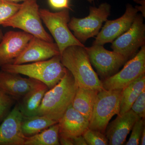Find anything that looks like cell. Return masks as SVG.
I'll list each match as a JSON object with an SVG mask.
<instances>
[{
	"instance_id": "d6a6232c",
	"label": "cell",
	"mask_w": 145,
	"mask_h": 145,
	"mask_svg": "<svg viewBox=\"0 0 145 145\" xmlns=\"http://www.w3.org/2000/svg\"><path fill=\"white\" fill-rule=\"evenodd\" d=\"M3 1H6L9 2L18 3L20 2H24L27 0H3Z\"/></svg>"
},
{
	"instance_id": "5bb4252c",
	"label": "cell",
	"mask_w": 145,
	"mask_h": 145,
	"mask_svg": "<svg viewBox=\"0 0 145 145\" xmlns=\"http://www.w3.org/2000/svg\"><path fill=\"white\" fill-rule=\"evenodd\" d=\"M23 116L17 103L0 125V145H24L26 137L22 129Z\"/></svg>"
},
{
	"instance_id": "7a4b0ae2",
	"label": "cell",
	"mask_w": 145,
	"mask_h": 145,
	"mask_svg": "<svg viewBox=\"0 0 145 145\" xmlns=\"http://www.w3.org/2000/svg\"><path fill=\"white\" fill-rule=\"evenodd\" d=\"M61 60L64 66L71 72L78 87L99 91L104 89L102 81L92 68L85 46L69 47L61 54Z\"/></svg>"
},
{
	"instance_id": "30bf717a",
	"label": "cell",
	"mask_w": 145,
	"mask_h": 145,
	"mask_svg": "<svg viewBox=\"0 0 145 145\" xmlns=\"http://www.w3.org/2000/svg\"><path fill=\"white\" fill-rule=\"evenodd\" d=\"M142 14H138L130 27L112 42L113 51L128 59L137 54L145 44V24Z\"/></svg>"
},
{
	"instance_id": "8fae6325",
	"label": "cell",
	"mask_w": 145,
	"mask_h": 145,
	"mask_svg": "<svg viewBox=\"0 0 145 145\" xmlns=\"http://www.w3.org/2000/svg\"><path fill=\"white\" fill-rule=\"evenodd\" d=\"M126 7L121 17L112 20H107L105 22L92 45L104 46L112 43L130 27L139 11L130 4H127Z\"/></svg>"
},
{
	"instance_id": "5b68a950",
	"label": "cell",
	"mask_w": 145,
	"mask_h": 145,
	"mask_svg": "<svg viewBox=\"0 0 145 145\" xmlns=\"http://www.w3.org/2000/svg\"><path fill=\"white\" fill-rule=\"evenodd\" d=\"M123 89H103L97 94L89 120V128L105 134L110 119L119 114Z\"/></svg>"
},
{
	"instance_id": "6da1fadb",
	"label": "cell",
	"mask_w": 145,
	"mask_h": 145,
	"mask_svg": "<svg viewBox=\"0 0 145 145\" xmlns=\"http://www.w3.org/2000/svg\"><path fill=\"white\" fill-rule=\"evenodd\" d=\"M78 87L68 69L62 79L44 94L37 115L45 116L59 121L72 103Z\"/></svg>"
},
{
	"instance_id": "3957f363",
	"label": "cell",
	"mask_w": 145,
	"mask_h": 145,
	"mask_svg": "<svg viewBox=\"0 0 145 145\" xmlns=\"http://www.w3.org/2000/svg\"><path fill=\"white\" fill-rule=\"evenodd\" d=\"M1 69L3 71L26 75L35 79L46 85L49 89L61 80L67 71V69L61 61V55L26 64H8L3 66Z\"/></svg>"
},
{
	"instance_id": "1f68e13d",
	"label": "cell",
	"mask_w": 145,
	"mask_h": 145,
	"mask_svg": "<svg viewBox=\"0 0 145 145\" xmlns=\"http://www.w3.org/2000/svg\"><path fill=\"white\" fill-rule=\"evenodd\" d=\"M139 144L141 145H145V128L144 129L143 132L142 133L141 138H140V143Z\"/></svg>"
},
{
	"instance_id": "d4e9b609",
	"label": "cell",
	"mask_w": 145,
	"mask_h": 145,
	"mask_svg": "<svg viewBox=\"0 0 145 145\" xmlns=\"http://www.w3.org/2000/svg\"><path fill=\"white\" fill-rule=\"evenodd\" d=\"M16 100L0 89V122L3 121L10 112Z\"/></svg>"
},
{
	"instance_id": "e575fe53",
	"label": "cell",
	"mask_w": 145,
	"mask_h": 145,
	"mask_svg": "<svg viewBox=\"0 0 145 145\" xmlns=\"http://www.w3.org/2000/svg\"><path fill=\"white\" fill-rule=\"evenodd\" d=\"M94 1H95V0H88V1L90 3H92V2H93Z\"/></svg>"
},
{
	"instance_id": "e0dca14e",
	"label": "cell",
	"mask_w": 145,
	"mask_h": 145,
	"mask_svg": "<svg viewBox=\"0 0 145 145\" xmlns=\"http://www.w3.org/2000/svg\"><path fill=\"white\" fill-rule=\"evenodd\" d=\"M59 136L72 139L82 135L89 128V121L72 106L68 108L58 123Z\"/></svg>"
},
{
	"instance_id": "4fadbf2b",
	"label": "cell",
	"mask_w": 145,
	"mask_h": 145,
	"mask_svg": "<svg viewBox=\"0 0 145 145\" xmlns=\"http://www.w3.org/2000/svg\"><path fill=\"white\" fill-rule=\"evenodd\" d=\"M33 37L24 31H10L5 33L0 42V68L13 63Z\"/></svg>"
},
{
	"instance_id": "7c38bea8",
	"label": "cell",
	"mask_w": 145,
	"mask_h": 145,
	"mask_svg": "<svg viewBox=\"0 0 145 145\" xmlns=\"http://www.w3.org/2000/svg\"><path fill=\"white\" fill-rule=\"evenodd\" d=\"M61 55L57 44L33 36L23 52L14 60L13 64L19 65L48 60Z\"/></svg>"
},
{
	"instance_id": "2e32d148",
	"label": "cell",
	"mask_w": 145,
	"mask_h": 145,
	"mask_svg": "<svg viewBox=\"0 0 145 145\" xmlns=\"http://www.w3.org/2000/svg\"><path fill=\"white\" fill-rule=\"evenodd\" d=\"M140 119L131 109L124 114H118L114 121L108 124L106 129L105 133L108 145L123 144L135 122Z\"/></svg>"
},
{
	"instance_id": "277c9868",
	"label": "cell",
	"mask_w": 145,
	"mask_h": 145,
	"mask_svg": "<svg viewBox=\"0 0 145 145\" xmlns=\"http://www.w3.org/2000/svg\"><path fill=\"white\" fill-rule=\"evenodd\" d=\"M36 0H27L21 4L20 9L13 16L3 23L4 27L18 28L34 37L53 42L52 37L42 24Z\"/></svg>"
},
{
	"instance_id": "9c48e42d",
	"label": "cell",
	"mask_w": 145,
	"mask_h": 145,
	"mask_svg": "<svg viewBox=\"0 0 145 145\" xmlns=\"http://www.w3.org/2000/svg\"><path fill=\"white\" fill-rule=\"evenodd\" d=\"M85 49L91 64L103 80L117 73L128 59L119 53L107 50L103 45H92L85 46Z\"/></svg>"
},
{
	"instance_id": "cb8c5ba5",
	"label": "cell",
	"mask_w": 145,
	"mask_h": 145,
	"mask_svg": "<svg viewBox=\"0 0 145 145\" xmlns=\"http://www.w3.org/2000/svg\"><path fill=\"white\" fill-rule=\"evenodd\" d=\"M82 135L88 145H108V141L106 136L99 131L88 128Z\"/></svg>"
},
{
	"instance_id": "836d02e7",
	"label": "cell",
	"mask_w": 145,
	"mask_h": 145,
	"mask_svg": "<svg viewBox=\"0 0 145 145\" xmlns=\"http://www.w3.org/2000/svg\"><path fill=\"white\" fill-rule=\"evenodd\" d=\"M3 36V34L2 31L1 29H0V42L1 41L2 39Z\"/></svg>"
},
{
	"instance_id": "52a82bcc",
	"label": "cell",
	"mask_w": 145,
	"mask_h": 145,
	"mask_svg": "<svg viewBox=\"0 0 145 145\" xmlns=\"http://www.w3.org/2000/svg\"><path fill=\"white\" fill-rule=\"evenodd\" d=\"M111 6L107 3H101L98 7L90 6L88 16L83 18L72 17L68 24L73 35L84 44L88 39L97 36L103 24L110 16Z\"/></svg>"
},
{
	"instance_id": "8992f818",
	"label": "cell",
	"mask_w": 145,
	"mask_h": 145,
	"mask_svg": "<svg viewBox=\"0 0 145 145\" xmlns=\"http://www.w3.org/2000/svg\"><path fill=\"white\" fill-rule=\"evenodd\" d=\"M39 13L41 19L55 40L61 55L69 47L85 46L75 38L69 28L68 24L71 19L68 9L56 13L46 9H40Z\"/></svg>"
},
{
	"instance_id": "603a6c76",
	"label": "cell",
	"mask_w": 145,
	"mask_h": 145,
	"mask_svg": "<svg viewBox=\"0 0 145 145\" xmlns=\"http://www.w3.org/2000/svg\"><path fill=\"white\" fill-rule=\"evenodd\" d=\"M21 6V4L0 0V25L13 16Z\"/></svg>"
},
{
	"instance_id": "44dd1931",
	"label": "cell",
	"mask_w": 145,
	"mask_h": 145,
	"mask_svg": "<svg viewBox=\"0 0 145 145\" xmlns=\"http://www.w3.org/2000/svg\"><path fill=\"white\" fill-rule=\"evenodd\" d=\"M58 123L45 116L23 117L22 123V130L25 136L29 137Z\"/></svg>"
},
{
	"instance_id": "d6986e66",
	"label": "cell",
	"mask_w": 145,
	"mask_h": 145,
	"mask_svg": "<svg viewBox=\"0 0 145 145\" xmlns=\"http://www.w3.org/2000/svg\"><path fill=\"white\" fill-rule=\"evenodd\" d=\"M99 91L78 87L72 101L73 108L89 121Z\"/></svg>"
},
{
	"instance_id": "4dcf8cb0",
	"label": "cell",
	"mask_w": 145,
	"mask_h": 145,
	"mask_svg": "<svg viewBox=\"0 0 145 145\" xmlns=\"http://www.w3.org/2000/svg\"><path fill=\"white\" fill-rule=\"evenodd\" d=\"M59 141L60 144L62 145H73L72 139L70 138L59 137Z\"/></svg>"
},
{
	"instance_id": "7402d4cb",
	"label": "cell",
	"mask_w": 145,
	"mask_h": 145,
	"mask_svg": "<svg viewBox=\"0 0 145 145\" xmlns=\"http://www.w3.org/2000/svg\"><path fill=\"white\" fill-rule=\"evenodd\" d=\"M58 123L29 137H26L24 145H59Z\"/></svg>"
},
{
	"instance_id": "484cf974",
	"label": "cell",
	"mask_w": 145,
	"mask_h": 145,
	"mask_svg": "<svg viewBox=\"0 0 145 145\" xmlns=\"http://www.w3.org/2000/svg\"><path fill=\"white\" fill-rule=\"evenodd\" d=\"M144 121L143 119H140L135 122L132 129V133L129 141L125 145H138L143 130L144 128Z\"/></svg>"
},
{
	"instance_id": "ac0fdd59",
	"label": "cell",
	"mask_w": 145,
	"mask_h": 145,
	"mask_svg": "<svg viewBox=\"0 0 145 145\" xmlns=\"http://www.w3.org/2000/svg\"><path fill=\"white\" fill-rule=\"evenodd\" d=\"M48 89L46 85L40 83L18 101L19 109L23 117L37 115L44 96Z\"/></svg>"
},
{
	"instance_id": "f1b7e54d",
	"label": "cell",
	"mask_w": 145,
	"mask_h": 145,
	"mask_svg": "<svg viewBox=\"0 0 145 145\" xmlns=\"http://www.w3.org/2000/svg\"><path fill=\"white\" fill-rule=\"evenodd\" d=\"M135 3L140 4V6H136L135 8L138 10L141 11L142 15L145 18V0H133Z\"/></svg>"
},
{
	"instance_id": "4316f807",
	"label": "cell",
	"mask_w": 145,
	"mask_h": 145,
	"mask_svg": "<svg viewBox=\"0 0 145 145\" xmlns=\"http://www.w3.org/2000/svg\"><path fill=\"white\" fill-rule=\"evenodd\" d=\"M131 109L141 119L145 117V89L142 91L133 104Z\"/></svg>"
},
{
	"instance_id": "9a60e30c",
	"label": "cell",
	"mask_w": 145,
	"mask_h": 145,
	"mask_svg": "<svg viewBox=\"0 0 145 145\" xmlns=\"http://www.w3.org/2000/svg\"><path fill=\"white\" fill-rule=\"evenodd\" d=\"M40 83L33 78H23L17 73L0 71V89L17 102Z\"/></svg>"
},
{
	"instance_id": "83f0119b",
	"label": "cell",
	"mask_w": 145,
	"mask_h": 145,
	"mask_svg": "<svg viewBox=\"0 0 145 145\" xmlns=\"http://www.w3.org/2000/svg\"><path fill=\"white\" fill-rule=\"evenodd\" d=\"M50 5L55 9H70L69 0H48Z\"/></svg>"
},
{
	"instance_id": "ffe728a7",
	"label": "cell",
	"mask_w": 145,
	"mask_h": 145,
	"mask_svg": "<svg viewBox=\"0 0 145 145\" xmlns=\"http://www.w3.org/2000/svg\"><path fill=\"white\" fill-rule=\"evenodd\" d=\"M145 88V75H141L122 91L119 114L130 110L133 104Z\"/></svg>"
},
{
	"instance_id": "f546056e",
	"label": "cell",
	"mask_w": 145,
	"mask_h": 145,
	"mask_svg": "<svg viewBox=\"0 0 145 145\" xmlns=\"http://www.w3.org/2000/svg\"><path fill=\"white\" fill-rule=\"evenodd\" d=\"M73 144L75 145H87L84 138L82 135H80L72 138Z\"/></svg>"
},
{
	"instance_id": "ba28073f",
	"label": "cell",
	"mask_w": 145,
	"mask_h": 145,
	"mask_svg": "<svg viewBox=\"0 0 145 145\" xmlns=\"http://www.w3.org/2000/svg\"><path fill=\"white\" fill-rule=\"evenodd\" d=\"M145 73V45L131 59L125 63L119 72L102 81L104 89H123Z\"/></svg>"
}]
</instances>
